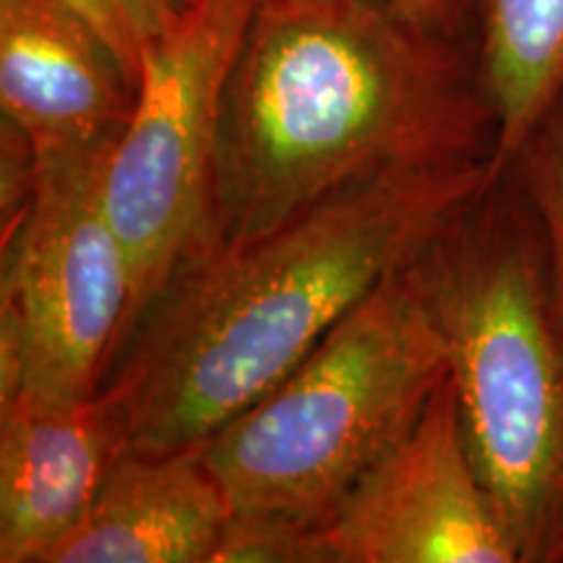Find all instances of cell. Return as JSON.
Returning a JSON list of instances; mask_svg holds the SVG:
<instances>
[{
  "label": "cell",
  "instance_id": "cell-1",
  "mask_svg": "<svg viewBox=\"0 0 563 563\" xmlns=\"http://www.w3.org/2000/svg\"><path fill=\"white\" fill-rule=\"evenodd\" d=\"M496 180L490 159L376 173L196 256L136 321L100 386L123 420L125 452L207 441Z\"/></svg>",
  "mask_w": 563,
  "mask_h": 563
},
{
  "label": "cell",
  "instance_id": "cell-2",
  "mask_svg": "<svg viewBox=\"0 0 563 563\" xmlns=\"http://www.w3.org/2000/svg\"><path fill=\"white\" fill-rule=\"evenodd\" d=\"M493 152L496 118L462 40L418 30L382 0L258 5L224 91L201 253L368 175Z\"/></svg>",
  "mask_w": 563,
  "mask_h": 563
},
{
  "label": "cell",
  "instance_id": "cell-3",
  "mask_svg": "<svg viewBox=\"0 0 563 563\" xmlns=\"http://www.w3.org/2000/svg\"><path fill=\"white\" fill-rule=\"evenodd\" d=\"M477 473L522 563H563V292L511 173L415 262Z\"/></svg>",
  "mask_w": 563,
  "mask_h": 563
},
{
  "label": "cell",
  "instance_id": "cell-4",
  "mask_svg": "<svg viewBox=\"0 0 563 563\" xmlns=\"http://www.w3.org/2000/svg\"><path fill=\"white\" fill-rule=\"evenodd\" d=\"M446 376V342L412 262L209 435L203 452L232 514L316 522L410 431Z\"/></svg>",
  "mask_w": 563,
  "mask_h": 563
},
{
  "label": "cell",
  "instance_id": "cell-5",
  "mask_svg": "<svg viewBox=\"0 0 563 563\" xmlns=\"http://www.w3.org/2000/svg\"><path fill=\"white\" fill-rule=\"evenodd\" d=\"M112 141L34 157L30 199L3 222L0 397H91L125 340L133 279L102 201Z\"/></svg>",
  "mask_w": 563,
  "mask_h": 563
},
{
  "label": "cell",
  "instance_id": "cell-6",
  "mask_svg": "<svg viewBox=\"0 0 563 563\" xmlns=\"http://www.w3.org/2000/svg\"><path fill=\"white\" fill-rule=\"evenodd\" d=\"M256 9L258 0H196L141 58L131 121L102 173L133 279L125 336L207 249L224 91Z\"/></svg>",
  "mask_w": 563,
  "mask_h": 563
},
{
  "label": "cell",
  "instance_id": "cell-7",
  "mask_svg": "<svg viewBox=\"0 0 563 563\" xmlns=\"http://www.w3.org/2000/svg\"><path fill=\"white\" fill-rule=\"evenodd\" d=\"M311 563H522L443 378L418 422L316 522Z\"/></svg>",
  "mask_w": 563,
  "mask_h": 563
},
{
  "label": "cell",
  "instance_id": "cell-8",
  "mask_svg": "<svg viewBox=\"0 0 563 563\" xmlns=\"http://www.w3.org/2000/svg\"><path fill=\"white\" fill-rule=\"evenodd\" d=\"M136 84L63 0H0V110L34 157L115 139L131 121Z\"/></svg>",
  "mask_w": 563,
  "mask_h": 563
},
{
  "label": "cell",
  "instance_id": "cell-9",
  "mask_svg": "<svg viewBox=\"0 0 563 563\" xmlns=\"http://www.w3.org/2000/svg\"><path fill=\"white\" fill-rule=\"evenodd\" d=\"M125 452L102 389L70 402L0 397V563H47Z\"/></svg>",
  "mask_w": 563,
  "mask_h": 563
},
{
  "label": "cell",
  "instance_id": "cell-10",
  "mask_svg": "<svg viewBox=\"0 0 563 563\" xmlns=\"http://www.w3.org/2000/svg\"><path fill=\"white\" fill-rule=\"evenodd\" d=\"M203 443L123 452L47 563H214L232 506Z\"/></svg>",
  "mask_w": 563,
  "mask_h": 563
},
{
  "label": "cell",
  "instance_id": "cell-11",
  "mask_svg": "<svg viewBox=\"0 0 563 563\" xmlns=\"http://www.w3.org/2000/svg\"><path fill=\"white\" fill-rule=\"evenodd\" d=\"M477 74L496 118L493 175L501 178L563 87V0H477Z\"/></svg>",
  "mask_w": 563,
  "mask_h": 563
},
{
  "label": "cell",
  "instance_id": "cell-12",
  "mask_svg": "<svg viewBox=\"0 0 563 563\" xmlns=\"http://www.w3.org/2000/svg\"><path fill=\"white\" fill-rule=\"evenodd\" d=\"M506 173L517 178L538 217L563 292V87Z\"/></svg>",
  "mask_w": 563,
  "mask_h": 563
},
{
  "label": "cell",
  "instance_id": "cell-13",
  "mask_svg": "<svg viewBox=\"0 0 563 563\" xmlns=\"http://www.w3.org/2000/svg\"><path fill=\"white\" fill-rule=\"evenodd\" d=\"M110 42L139 81V66L154 42L186 16L196 0H63Z\"/></svg>",
  "mask_w": 563,
  "mask_h": 563
},
{
  "label": "cell",
  "instance_id": "cell-14",
  "mask_svg": "<svg viewBox=\"0 0 563 563\" xmlns=\"http://www.w3.org/2000/svg\"><path fill=\"white\" fill-rule=\"evenodd\" d=\"M382 3L418 30L454 40H462L470 19L477 13V0H382Z\"/></svg>",
  "mask_w": 563,
  "mask_h": 563
},
{
  "label": "cell",
  "instance_id": "cell-15",
  "mask_svg": "<svg viewBox=\"0 0 563 563\" xmlns=\"http://www.w3.org/2000/svg\"><path fill=\"white\" fill-rule=\"evenodd\" d=\"M298 3H321V0H258V5H298Z\"/></svg>",
  "mask_w": 563,
  "mask_h": 563
}]
</instances>
